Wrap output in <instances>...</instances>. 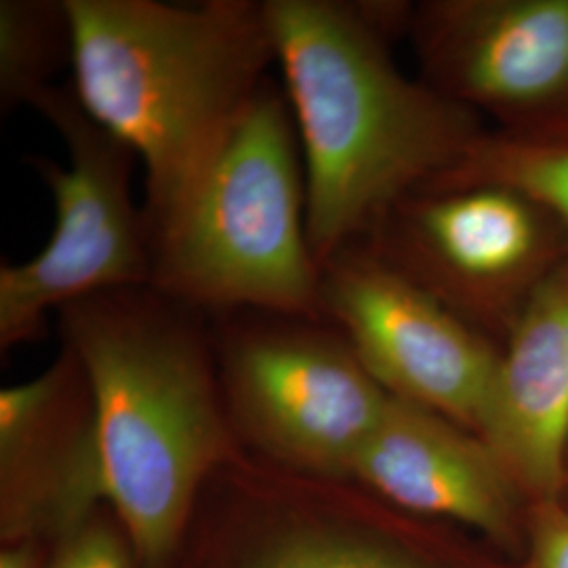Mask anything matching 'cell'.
<instances>
[{"mask_svg": "<svg viewBox=\"0 0 568 568\" xmlns=\"http://www.w3.org/2000/svg\"><path fill=\"white\" fill-rule=\"evenodd\" d=\"M410 7L265 0L321 267L365 243L406 196L448 175L487 131L480 116L396 65L389 41L406 32Z\"/></svg>", "mask_w": 568, "mask_h": 568, "instance_id": "1", "label": "cell"}, {"mask_svg": "<svg viewBox=\"0 0 568 568\" xmlns=\"http://www.w3.org/2000/svg\"><path fill=\"white\" fill-rule=\"evenodd\" d=\"M58 316L93 396L103 504L140 568H169L209 478L243 450L213 323L152 286L100 293Z\"/></svg>", "mask_w": 568, "mask_h": 568, "instance_id": "2", "label": "cell"}, {"mask_svg": "<svg viewBox=\"0 0 568 568\" xmlns=\"http://www.w3.org/2000/svg\"><path fill=\"white\" fill-rule=\"evenodd\" d=\"M72 89L143 164L154 236L190 201L276 63L265 0H65Z\"/></svg>", "mask_w": 568, "mask_h": 568, "instance_id": "3", "label": "cell"}, {"mask_svg": "<svg viewBox=\"0 0 568 568\" xmlns=\"http://www.w3.org/2000/svg\"><path fill=\"white\" fill-rule=\"evenodd\" d=\"M321 283L302 145L283 84L270 79L217 163L154 236L150 286L209 318H325Z\"/></svg>", "mask_w": 568, "mask_h": 568, "instance_id": "4", "label": "cell"}, {"mask_svg": "<svg viewBox=\"0 0 568 568\" xmlns=\"http://www.w3.org/2000/svg\"><path fill=\"white\" fill-rule=\"evenodd\" d=\"M225 408L241 447L267 464L349 480L392 396L325 318H211Z\"/></svg>", "mask_w": 568, "mask_h": 568, "instance_id": "5", "label": "cell"}, {"mask_svg": "<svg viewBox=\"0 0 568 568\" xmlns=\"http://www.w3.org/2000/svg\"><path fill=\"white\" fill-rule=\"evenodd\" d=\"M65 145V164L28 156L53 201L55 224L41 251L0 265V352L41 339L49 312L87 297L152 284L154 244L133 194L138 156L93 121L70 82L34 105Z\"/></svg>", "mask_w": 568, "mask_h": 568, "instance_id": "6", "label": "cell"}, {"mask_svg": "<svg viewBox=\"0 0 568 568\" xmlns=\"http://www.w3.org/2000/svg\"><path fill=\"white\" fill-rule=\"evenodd\" d=\"M405 511L352 480L241 450L203 488L169 568H450Z\"/></svg>", "mask_w": 568, "mask_h": 568, "instance_id": "7", "label": "cell"}, {"mask_svg": "<svg viewBox=\"0 0 568 568\" xmlns=\"http://www.w3.org/2000/svg\"><path fill=\"white\" fill-rule=\"evenodd\" d=\"M382 262L501 345L568 260V227L501 185L419 190L366 239Z\"/></svg>", "mask_w": 568, "mask_h": 568, "instance_id": "8", "label": "cell"}, {"mask_svg": "<svg viewBox=\"0 0 568 568\" xmlns=\"http://www.w3.org/2000/svg\"><path fill=\"white\" fill-rule=\"evenodd\" d=\"M323 316L392 398L424 406L480 436L499 344L382 262L365 244L323 265Z\"/></svg>", "mask_w": 568, "mask_h": 568, "instance_id": "9", "label": "cell"}, {"mask_svg": "<svg viewBox=\"0 0 568 568\" xmlns=\"http://www.w3.org/2000/svg\"><path fill=\"white\" fill-rule=\"evenodd\" d=\"M406 34L450 102L509 135H568V0H426Z\"/></svg>", "mask_w": 568, "mask_h": 568, "instance_id": "10", "label": "cell"}, {"mask_svg": "<svg viewBox=\"0 0 568 568\" xmlns=\"http://www.w3.org/2000/svg\"><path fill=\"white\" fill-rule=\"evenodd\" d=\"M102 506L91 387L61 345L39 377L0 392L2 544L58 541Z\"/></svg>", "mask_w": 568, "mask_h": 568, "instance_id": "11", "label": "cell"}, {"mask_svg": "<svg viewBox=\"0 0 568 568\" xmlns=\"http://www.w3.org/2000/svg\"><path fill=\"white\" fill-rule=\"evenodd\" d=\"M352 483L415 518L450 520L499 544L514 537L520 490L487 443L445 415L392 398Z\"/></svg>", "mask_w": 568, "mask_h": 568, "instance_id": "12", "label": "cell"}, {"mask_svg": "<svg viewBox=\"0 0 568 568\" xmlns=\"http://www.w3.org/2000/svg\"><path fill=\"white\" fill-rule=\"evenodd\" d=\"M480 438L528 504L562 497L568 443V260L499 345Z\"/></svg>", "mask_w": 568, "mask_h": 568, "instance_id": "13", "label": "cell"}, {"mask_svg": "<svg viewBox=\"0 0 568 568\" xmlns=\"http://www.w3.org/2000/svg\"><path fill=\"white\" fill-rule=\"evenodd\" d=\"M480 183L527 196L568 227V135L523 138L485 131L462 163L426 190Z\"/></svg>", "mask_w": 568, "mask_h": 568, "instance_id": "14", "label": "cell"}, {"mask_svg": "<svg viewBox=\"0 0 568 568\" xmlns=\"http://www.w3.org/2000/svg\"><path fill=\"white\" fill-rule=\"evenodd\" d=\"M72 68V23L65 0H0V108L11 112L58 87Z\"/></svg>", "mask_w": 568, "mask_h": 568, "instance_id": "15", "label": "cell"}, {"mask_svg": "<svg viewBox=\"0 0 568 568\" xmlns=\"http://www.w3.org/2000/svg\"><path fill=\"white\" fill-rule=\"evenodd\" d=\"M44 568H140L114 511L102 506L55 541Z\"/></svg>", "mask_w": 568, "mask_h": 568, "instance_id": "16", "label": "cell"}, {"mask_svg": "<svg viewBox=\"0 0 568 568\" xmlns=\"http://www.w3.org/2000/svg\"><path fill=\"white\" fill-rule=\"evenodd\" d=\"M532 568H568V506L549 499L530 506Z\"/></svg>", "mask_w": 568, "mask_h": 568, "instance_id": "17", "label": "cell"}, {"mask_svg": "<svg viewBox=\"0 0 568 568\" xmlns=\"http://www.w3.org/2000/svg\"><path fill=\"white\" fill-rule=\"evenodd\" d=\"M39 541L4 544L0 551V568H44Z\"/></svg>", "mask_w": 568, "mask_h": 568, "instance_id": "18", "label": "cell"}, {"mask_svg": "<svg viewBox=\"0 0 568 568\" xmlns=\"http://www.w3.org/2000/svg\"><path fill=\"white\" fill-rule=\"evenodd\" d=\"M568 506V443L567 453H565V483H562V497H560Z\"/></svg>", "mask_w": 568, "mask_h": 568, "instance_id": "19", "label": "cell"}]
</instances>
